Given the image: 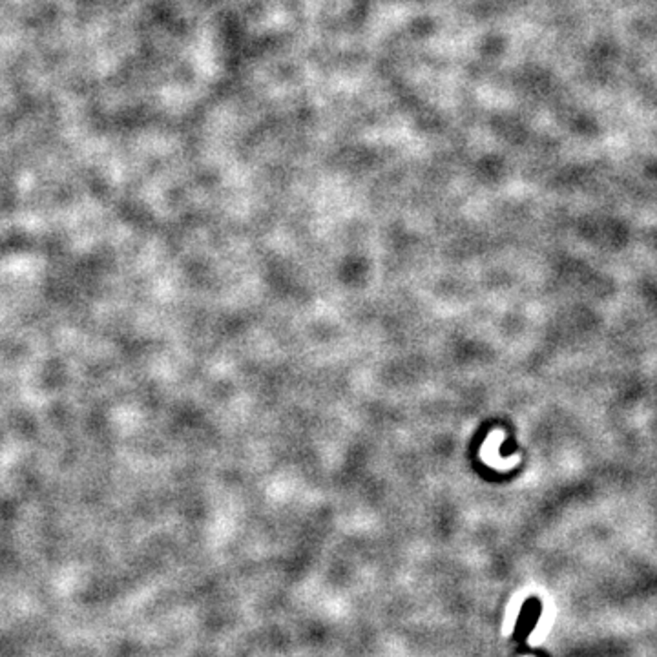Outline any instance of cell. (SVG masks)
<instances>
[{
	"instance_id": "cell-1",
	"label": "cell",
	"mask_w": 657,
	"mask_h": 657,
	"mask_svg": "<svg viewBox=\"0 0 657 657\" xmlns=\"http://www.w3.org/2000/svg\"><path fill=\"white\" fill-rule=\"evenodd\" d=\"M542 611V604L537 597H532L528 602H524L523 611H520V617L517 621V630H515L513 637L517 641H523V639L528 637L532 634L533 626L539 621Z\"/></svg>"
}]
</instances>
